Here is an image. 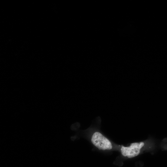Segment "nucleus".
<instances>
[{
  "label": "nucleus",
  "mask_w": 167,
  "mask_h": 167,
  "mask_svg": "<svg viewBox=\"0 0 167 167\" xmlns=\"http://www.w3.org/2000/svg\"><path fill=\"white\" fill-rule=\"evenodd\" d=\"M91 141L92 144L99 150H110L112 146L110 142L101 133L95 132L92 135Z\"/></svg>",
  "instance_id": "f257e3e1"
},
{
  "label": "nucleus",
  "mask_w": 167,
  "mask_h": 167,
  "mask_svg": "<svg viewBox=\"0 0 167 167\" xmlns=\"http://www.w3.org/2000/svg\"><path fill=\"white\" fill-rule=\"evenodd\" d=\"M144 145L143 142H140L132 143L128 147L122 146L121 148L122 155L129 158L136 156L139 154L140 149Z\"/></svg>",
  "instance_id": "f03ea898"
}]
</instances>
